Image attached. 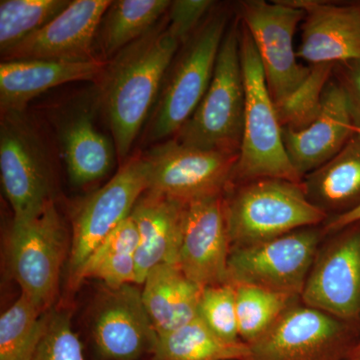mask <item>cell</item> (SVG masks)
<instances>
[{
	"label": "cell",
	"mask_w": 360,
	"mask_h": 360,
	"mask_svg": "<svg viewBox=\"0 0 360 360\" xmlns=\"http://www.w3.org/2000/svg\"><path fill=\"white\" fill-rule=\"evenodd\" d=\"M181 45L167 18L108 61L101 80V101L124 160L160 96L168 68Z\"/></svg>",
	"instance_id": "obj_1"
},
{
	"label": "cell",
	"mask_w": 360,
	"mask_h": 360,
	"mask_svg": "<svg viewBox=\"0 0 360 360\" xmlns=\"http://www.w3.org/2000/svg\"><path fill=\"white\" fill-rule=\"evenodd\" d=\"M224 208L231 248L257 245L328 219L310 202L302 184L279 179L243 182L224 198Z\"/></svg>",
	"instance_id": "obj_2"
},
{
	"label": "cell",
	"mask_w": 360,
	"mask_h": 360,
	"mask_svg": "<svg viewBox=\"0 0 360 360\" xmlns=\"http://www.w3.org/2000/svg\"><path fill=\"white\" fill-rule=\"evenodd\" d=\"M240 59L245 89V124L233 179L239 184L279 179L302 184L291 165L283 139V127L270 96L264 68L250 33L240 28Z\"/></svg>",
	"instance_id": "obj_3"
},
{
	"label": "cell",
	"mask_w": 360,
	"mask_h": 360,
	"mask_svg": "<svg viewBox=\"0 0 360 360\" xmlns=\"http://www.w3.org/2000/svg\"><path fill=\"white\" fill-rule=\"evenodd\" d=\"M245 112L240 28L238 21H234L222 40L205 96L174 139L191 148L238 153Z\"/></svg>",
	"instance_id": "obj_4"
},
{
	"label": "cell",
	"mask_w": 360,
	"mask_h": 360,
	"mask_svg": "<svg viewBox=\"0 0 360 360\" xmlns=\"http://www.w3.org/2000/svg\"><path fill=\"white\" fill-rule=\"evenodd\" d=\"M227 28L226 13L210 14L182 44L156 101L149 123V141H160L176 134L193 115L212 82Z\"/></svg>",
	"instance_id": "obj_5"
},
{
	"label": "cell",
	"mask_w": 360,
	"mask_h": 360,
	"mask_svg": "<svg viewBox=\"0 0 360 360\" xmlns=\"http://www.w3.org/2000/svg\"><path fill=\"white\" fill-rule=\"evenodd\" d=\"M65 224L51 200L30 219L13 220L8 262L21 293L47 312L58 295L59 276L68 250Z\"/></svg>",
	"instance_id": "obj_6"
},
{
	"label": "cell",
	"mask_w": 360,
	"mask_h": 360,
	"mask_svg": "<svg viewBox=\"0 0 360 360\" xmlns=\"http://www.w3.org/2000/svg\"><path fill=\"white\" fill-rule=\"evenodd\" d=\"M0 174L13 220L30 219L53 200L49 153L21 111L1 115Z\"/></svg>",
	"instance_id": "obj_7"
},
{
	"label": "cell",
	"mask_w": 360,
	"mask_h": 360,
	"mask_svg": "<svg viewBox=\"0 0 360 360\" xmlns=\"http://www.w3.org/2000/svg\"><path fill=\"white\" fill-rule=\"evenodd\" d=\"M321 236L316 226L305 227L257 245L231 248L229 281L300 297Z\"/></svg>",
	"instance_id": "obj_8"
},
{
	"label": "cell",
	"mask_w": 360,
	"mask_h": 360,
	"mask_svg": "<svg viewBox=\"0 0 360 360\" xmlns=\"http://www.w3.org/2000/svg\"><path fill=\"white\" fill-rule=\"evenodd\" d=\"M349 323L296 302L250 345L245 360H347Z\"/></svg>",
	"instance_id": "obj_9"
},
{
	"label": "cell",
	"mask_w": 360,
	"mask_h": 360,
	"mask_svg": "<svg viewBox=\"0 0 360 360\" xmlns=\"http://www.w3.org/2000/svg\"><path fill=\"white\" fill-rule=\"evenodd\" d=\"M144 156L149 165L146 191L184 203L224 194L238 160V153L191 148L174 139Z\"/></svg>",
	"instance_id": "obj_10"
},
{
	"label": "cell",
	"mask_w": 360,
	"mask_h": 360,
	"mask_svg": "<svg viewBox=\"0 0 360 360\" xmlns=\"http://www.w3.org/2000/svg\"><path fill=\"white\" fill-rule=\"evenodd\" d=\"M243 25L250 33L264 68L274 103L295 91L309 75L310 66L298 63L293 37L305 11L288 1L250 0L240 4Z\"/></svg>",
	"instance_id": "obj_11"
},
{
	"label": "cell",
	"mask_w": 360,
	"mask_h": 360,
	"mask_svg": "<svg viewBox=\"0 0 360 360\" xmlns=\"http://www.w3.org/2000/svg\"><path fill=\"white\" fill-rule=\"evenodd\" d=\"M149 165L139 155L125 163L105 184L80 206L73 220L70 250V284L98 245L131 214L148 188Z\"/></svg>",
	"instance_id": "obj_12"
},
{
	"label": "cell",
	"mask_w": 360,
	"mask_h": 360,
	"mask_svg": "<svg viewBox=\"0 0 360 360\" xmlns=\"http://www.w3.org/2000/svg\"><path fill=\"white\" fill-rule=\"evenodd\" d=\"M300 300L347 323L359 321V226L350 225L319 250Z\"/></svg>",
	"instance_id": "obj_13"
},
{
	"label": "cell",
	"mask_w": 360,
	"mask_h": 360,
	"mask_svg": "<svg viewBox=\"0 0 360 360\" xmlns=\"http://www.w3.org/2000/svg\"><path fill=\"white\" fill-rule=\"evenodd\" d=\"M231 246L224 194L187 203L179 266L201 288L229 283Z\"/></svg>",
	"instance_id": "obj_14"
},
{
	"label": "cell",
	"mask_w": 360,
	"mask_h": 360,
	"mask_svg": "<svg viewBox=\"0 0 360 360\" xmlns=\"http://www.w3.org/2000/svg\"><path fill=\"white\" fill-rule=\"evenodd\" d=\"M110 4L108 0L71 1L53 20L2 53V61L97 58L94 54L97 30Z\"/></svg>",
	"instance_id": "obj_15"
},
{
	"label": "cell",
	"mask_w": 360,
	"mask_h": 360,
	"mask_svg": "<svg viewBox=\"0 0 360 360\" xmlns=\"http://www.w3.org/2000/svg\"><path fill=\"white\" fill-rule=\"evenodd\" d=\"M96 312L92 336L106 360H137L153 352L158 340L136 284L110 288Z\"/></svg>",
	"instance_id": "obj_16"
},
{
	"label": "cell",
	"mask_w": 360,
	"mask_h": 360,
	"mask_svg": "<svg viewBox=\"0 0 360 360\" xmlns=\"http://www.w3.org/2000/svg\"><path fill=\"white\" fill-rule=\"evenodd\" d=\"M305 11L297 58L311 65L360 59V4L291 0Z\"/></svg>",
	"instance_id": "obj_17"
},
{
	"label": "cell",
	"mask_w": 360,
	"mask_h": 360,
	"mask_svg": "<svg viewBox=\"0 0 360 360\" xmlns=\"http://www.w3.org/2000/svg\"><path fill=\"white\" fill-rule=\"evenodd\" d=\"M354 134L347 97L340 84L331 80L316 120L300 130L283 129L286 153L302 179L335 158Z\"/></svg>",
	"instance_id": "obj_18"
},
{
	"label": "cell",
	"mask_w": 360,
	"mask_h": 360,
	"mask_svg": "<svg viewBox=\"0 0 360 360\" xmlns=\"http://www.w3.org/2000/svg\"><path fill=\"white\" fill-rule=\"evenodd\" d=\"M108 61L16 59L0 65L1 115L22 111L26 104L47 90L68 82L96 80L103 75Z\"/></svg>",
	"instance_id": "obj_19"
},
{
	"label": "cell",
	"mask_w": 360,
	"mask_h": 360,
	"mask_svg": "<svg viewBox=\"0 0 360 360\" xmlns=\"http://www.w3.org/2000/svg\"><path fill=\"white\" fill-rule=\"evenodd\" d=\"M187 203L146 191L131 212L139 229L136 284L160 265H179Z\"/></svg>",
	"instance_id": "obj_20"
},
{
	"label": "cell",
	"mask_w": 360,
	"mask_h": 360,
	"mask_svg": "<svg viewBox=\"0 0 360 360\" xmlns=\"http://www.w3.org/2000/svg\"><path fill=\"white\" fill-rule=\"evenodd\" d=\"M141 285L142 302L158 336L198 319L203 288L191 281L179 265L156 267Z\"/></svg>",
	"instance_id": "obj_21"
},
{
	"label": "cell",
	"mask_w": 360,
	"mask_h": 360,
	"mask_svg": "<svg viewBox=\"0 0 360 360\" xmlns=\"http://www.w3.org/2000/svg\"><path fill=\"white\" fill-rule=\"evenodd\" d=\"M302 184L310 202L328 219L359 207L360 135H352L335 158L305 175Z\"/></svg>",
	"instance_id": "obj_22"
},
{
	"label": "cell",
	"mask_w": 360,
	"mask_h": 360,
	"mask_svg": "<svg viewBox=\"0 0 360 360\" xmlns=\"http://www.w3.org/2000/svg\"><path fill=\"white\" fill-rule=\"evenodd\" d=\"M168 0L111 1L97 30L94 54L105 60L141 39L167 14Z\"/></svg>",
	"instance_id": "obj_23"
},
{
	"label": "cell",
	"mask_w": 360,
	"mask_h": 360,
	"mask_svg": "<svg viewBox=\"0 0 360 360\" xmlns=\"http://www.w3.org/2000/svg\"><path fill=\"white\" fill-rule=\"evenodd\" d=\"M63 146L68 176L75 186L103 179L112 167L115 149L96 129L89 112H80L66 123Z\"/></svg>",
	"instance_id": "obj_24"
},
{
	"label": "cell",
	"mask_w": 360,
	"mask_h": 360,
	"mask_svg": "<svg viewBox=\"0 0 360 360\" xmlns=\"http://www.w3.org/2000/svg\"><path fill=\"white\" fill-rule=\"evenodd\" d=\"M139 241V229L130 214L91 253L71 286L77 288L89 278L99 279L110 288L136 284L135 255Z\"/></svg>",
	"instance_id": "obj_25"
},
{
	"label": "cell",
	"mask_w": 360,
	"mask_h": 360,
	"mask_svg": "<svg viewBox=\"0 0 360 360\" xmlns=\"http://www.w3.org/2000/svg\"><path fill=\"white\" fill-rule=\"evenodd\" d=\"M153 360H245L250 345L215 335L200 317L176 330L158 336Z\"/></svg>",
	"instance_id": "obj_26"
},
{
	"label": "cell",
	"mask_w": 360,
	"mask_h": 360,
	"mask_svg": "<svg viewBox=\"0 0 360 360\" xmlns=\"http://www.w3.org/2000/svg\"><path fill=\"white\" fill-rule=\"evenodd\" d=\"M51 314L25 295L0 317V360H30L46 330Z\"/></svg>",
	"instance_id": "obj_27"
},
{
	"label": "cell",
	"mask_w": 360,
	"mask_h": 360,
	"mask_svg": "<svg viewBox=\"0 0 360 360\" xmlns=\"http://www.w3.org/2000/svg\"><path fill=\"white\" fill-rule=\"evenodd\" d=\"M236 290L239 338L250 345L269 330L300 296L250 284L234 283Z\"/></svg>",
	"instance_id": "obj_28"
},
{
	"label": "cell",
	"mask_w": 360,
	"mask_h": 360,
	"mask_svg": "<svg viewBox=\"0 0 360 360\" xmlns=\"http://www.w3.org/2000/svg\"><path fill=\"white\" fill-rule=\"evenodd\" d=\"M70 0H1L0 51L13 49L63 13Z\"/></svg>",
	"instance_id": "obj_29"
},
{
	"label": "cell",
	"mask_w": 360,
	"mask_h": 360,
	"mask_svg": "<svg viewBox=\"0 0 360 360\" xmlns=\"http://www.w3.org/2000/svg\"><path fill=\"white\" fill-rule=\"evenodd\" d=\"M335 66L333 63L310 66L309 75L302 84L283 101L274 103L283 129L300 130L316 120Z\"/></svg>",
	"instance_id": "obj_30"
},
{
	"label": "cell",
	"mask_w": 360,
	"mask_h": 360,
	"mask_svg": "<svg viewBox=\"0 0 360 360\" xmlns=\"http://www.w3.org/2000/svg\"><path fill=\"white\" fill-rule=\"evenodd\" d=\"M198 317L219 338L239 341L236 290L229 283L207 286L201 291Z\"/></svg>",
	"instance_id": "obj_31"
},
{
	"label": "cell",
	"mask_w": 360,
	"mask_h": 360,
	"mask_svg": "<svg viewBox=\"0 0 360 360\" xmlns=\"http://www.w3.org/2000/svg\"><path fill=\"white\" fill-rule=\"evenodd\" d=\"M30 360H86L68 312L51 314L46 330Z\"/></svg>",
	"instance_id": "obj_32"
},
{
	"label": "cell",
	"mask_w": 360,
	"mask_h": 360,
	"mask_svg": "<svg viewBox=\"0 0 360 360\" xmlns=\"http://www.w3.org/2000/svg\"><path fill=\"white\" fill-rule=\"evenodd\" d=\"M214 2L210 0H175L167 13L169 32L181 42L186 41L205 21Z\"/></svg>",
	"instance_id": "obj_33"
},
{
	"label": "cell",
	"mask_w": 360,
	"mask_h": 360,
	"mask_svg": "<svg viewBox=\"0 0 360 360\" xmlns=\"http://www.w3.org/2000/svg\"><path fill=\"white\" fill-rule=\"evenodd\" d=\"M338 82L345 92L354 127H360V59L340 63Z\"/></svg>",
	"instance_id": "obj_34"
},
{
	"label": "cell",
	"mask_w": 360,
	"mask_h": 360,
	"mask_svg": "<svg viewBox=\"0 0 360 360\" xmlns=\"http://www.w3.org/2000/svg\"><path fill=\"white\" fill-rule=\"evenodd\" d=\"M324 225V232H340L347 229L350 225L360 222V206L355 208L352 212L338 215V217H330L326 220Z\"/></svg>",
	"instance_id": "obj_35"
},
{
	"label": "cell",
	"mask_w": 360,
	"mask_h": 360,
	"mask_svg": "<svg viewBox=\"0 0 360 360\" xmlns=\"http://www.w3.org/2000/svg\"><path fill=\"white\" fill-rule=\"evenodd\" d=\"M347 360H360V341L355 343L354 347L352 348Z\"/></svg>",
	"instance_id": "obj_36"
},
{
	"label": "cell",
	"mask_w": 360,
	"mask_h": 360,
	"mask_svg": "<svg viewBox=\"0 0 360 360\" xmlns=\"http://www.w3.org/2000/svg\"><path fill=\"white\" fill-rule=\"evenodd\" d=\"M354 134H357L360 135V127H354Z\"/></svg>",
	"instance_id": "obj_37"
}]
</instances>
